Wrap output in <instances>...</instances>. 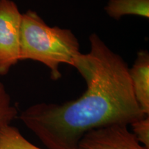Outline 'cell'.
Instances as JSON below:
<instances>
[{
  "mask_svg": "<svg viewBox=\"0 0 149 149\" xmlns=\"http://www.w3.org/2000/svg\"><path fill=\"white\" fill-rule=\"evenodd\" d=\"M89 42L90 51L78 54L72 64L86 83L85 92L62 104H35L19 116L46 149H78L90 130L148 116L136 100L125 60L96 33Z\"/></svg>",
  "mask_w": 149,
  "mask_h": 149,
  "instance_id": "obj_1",
  "label": "cell"
},
{
  "mask_svg": "<svg viewBox=\"0 0 149 149\" xmlns=\"http://www.w3.org/2000/svg\"><path fill=\"white\" fill-rule=\"evenodd\" d=\"M79 53V41L70 30L50 26L35 11L22 14L19 61L42 63L49 69L51 79L57 81L61 77L60 65L72 66Z\"/></svg>",
  "mask_w": 149,
  "mask_h": 149,
  "instance_id": "obj_2",
  "label": "cell"
},
{
  "mask_svg": "<svg viewBox=\"0 0 149 149\" xmlns=\"http://www.w3.org/2000/svg\"><path fill=\"white\" fill-rule=\"evenodd\" d=\"M22 13L12 0H0V76L19 61Z\"/></svg>",
  "mask_w": 149,
  "mask_h": 149,
  "instance_id": "obj_3",
  "label": "cell"
},
{
  "mask_svg": "<svg viewBox=\"0 0 149 149\" xmlns=\"http://www.w3.org/2000/svg\"><path fill=\"white\" fill-rule=\"evenodd\" d=\"M78 149H148L137 140L126 124H112L88 132Z\"/></svg>",
  "mask_w": 149,
  "mask_h": 149,
  "instance_id": "obj_4",
  "label": "cell"
},
{
  "mask_svg": "<svg viewBox=\"0 0 149 149\" xmlns=\"http://www.w3.org/2000/svg\"><path fill=\"white\" fill-rule=\"evenodd\" d=\"M129 76L134 95L139 107L146 115H149V53L140 50L135 62L129 68Z\"/></svg>",
  "mask_w": 149,
  "mask_h": 149,
  "instance_id": "obj_5",
  "label": "cell"
},
{
  "mask_svg": "<svg viewBox=\"0 0 149 149\" xmlns=\"http://www.w3.org/2000/svg\"><path fill=\"white\" fill-rule=\"evenodd\" d=\"M104 10L108 15L115 20H120L126 15L148 19L149 0H109Z\"/></svg>",
  "mask_w": 149,
  "mask_h": 149,
  "instance_id": "obj_6",
  "label": "cell"
},
{
  "mask_svg": "<svg viewBox=\"0 0 149 149\" xmlns=\"http://www.w3.org/2000/svg\"><path fill=\"white\" fill-rule=\"evenodd\" d=\"M0 149H44L33 144L15 126L7 125L0 129Z\"/></svg>",
  "mask_w": 149,
  "mask_h": 149,
  "instance_id": "obj_7",
  "label": "cell"
},
{
  "mask_svg": "<svg viewBox=\"0 0 149 149\" xmlns=\"http://www.w3.org/2000/svg\"><path fill=\"white\" fill-rule=\"evenodd\" d=\"M17 115V109L12 104L10 95L4 84L0 82V129L11 124Z\"/></svg>",
  "mask_w": 149,
  "mask_h": 149,
  "instance_id": "obj_8",
  "label": "cell"
},
{
  "mask_svg": "<svg viewBox=\"0 0 149 149\" xmlns=\"http://www.w3.org/2000/svg\"><path fill=\"white\" fill-rule=\"evenodd\" d=\"M133 132L141 144L149 149V115L130 124Z\"/></svg>",
  "mask_w": 149,
  "mask_h": 149,
  "instance_id": "obj_9",
  "label": "cell"
}]
</instances>
